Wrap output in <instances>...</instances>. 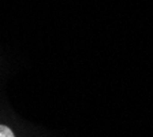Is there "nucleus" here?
<instances>
[{
	"label": "nucleus",
	"mask_w": 153,
	"mask_h": 137,
	"mask_svg": "<svg viewBox=\"0 0 153 137\" xmlns=\"http://www.w3.org/2000/svg\"><path fill=\"white\" fill-rule=\"evenodd\" d=\"M0 137H15L13 133V130L4 125H0Z\"/></svg>",
	"instance_id": "f257e3e1"
}]
</instances>
